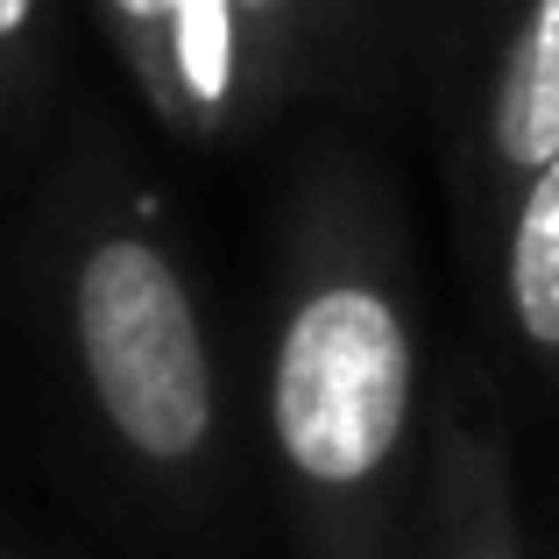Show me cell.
I'll list each match as a JSON object with an SVG mask.
<instances>
[{
	"label": "cell",
	"instance_id": "cell-1",
	"mask_svg": "<svg viewBox=\"0 0 559 559\" xmlns=\"http://www.w3.org/2000/svg\"><path fill=\"white\" fill-rule=\"evenodd\" d=\"M298 559H425V326L404 213L355 156H312L284 213L262 369Z\"/></svg>",
	"mask_w": 559,
	"mask_h": 559
},
{
	"label": "cell",
	"instance_id": "cell-2",
	"mask_svg": "<svg viewBox=\"0 0 559 559\" xmlns=\"http://www.w3.org/2000/svg\"><path fill=\"white\" fill-rule=\"evenodd\" d=\"M50 290L99 447L156 503H205L227 467V382L185 248L107 170H85L50 248Z\"/></svg>",
	"mask_w": 559,
	"mask_h": 559
},
{
	"label": "cell",
	"instance_id": "cell-3",
	"mask_svg": "<svg viewBox=\"0 0 559 559\" xmlns=\"http://www.w3.org/2000/svg\"><path fill=\"white\" fill-rule=\"evenodd\" d=\"M559 156V0H503L461 142V205L475 276L518 191Z\"/></svg>",
	"mask_w": 559,
	"mask_h": 559
},
{
	"label": "cell",
	"instance_id": "cell-4",
	"mask_svg": "<svg viewBox=\"0 0 559 559\" xmlns=\"http://www.w3.org/2000/svg\"><path fill=\"white\" fill-rule=\"evenodd\" d=\"M142 107L185 142H227L262 121L248 43L227 0H93Z\"/></svg>",
	"mask_w": 559,
	"mask_h": 559
},
{
	"label": "cell",
	"instance_id": "cell-5",
	"mask_svg": "<svg viewBox=\"0 0 559 559\" xmlns=\"http://www.w3.org/2000/svg\"><path fill=\"white\" fill-rule=\"evenodd\" d=\"M425 559H532L518 475H510V439L496 432L489 411H447L432 425Z\"/></svg>",
	"mask_w": 559,
	"mask_h": 559
},
{
	"label": "cell",
	"instance_id": "cell-6",
	"mask_svg": "<svg viewBox=\"0 0 559 559\" xmlns=\"http://www.w3.org/2000/svg\"><path fill=\"white\" fill-rule=\"evenodd\" d=\"M481 298L518 361L538 376H559V156L518 191L489 262H481Z\"/></svg>",
	"mask_w": 559,
	"mask_h": 559
},
{
	"label": "cell",
	"instance_id": "cell-7",
	"mask_svg": "<svg viewBox=\"0 0 559 559\" xmlns=\"http://www.w3.org/2000/svg\"><path fill=\"white\" fill-rule=\"evenodd\" d=\"M319 93H376L411 50V0H305Z\"/></svg>",
	"mask_w": 559,
	"mask_h": 559
},
{
	"label": "cell",
	"instance_id": "cell-8",
	"mask_svg": "<svg viewBox=\"0 0 559 559\" xmlns=\"http://www.w3.org/2000/svg\"><path fill=\"white\" fill-rule=\"evenodd\" d=\"M248 43V85H255V114L270 121L284 99L312 93V22L305 0H227Z\"/></svg>",
	"mask_w": 559,
	"mask_h": 559
},
{
	"label": "cell",
	"instance_id": "cell-9",
	"mask_svg": "<svg viewBox=\"0 0 559 559\" xmlns=\"http://www.w3.org/2000/svg\"><path fill=\"white\" fill-rule=\"evenodd\" d=\"M50 0H0V128H14L50 79Z\"/></svg>",
	"mask_w": 559,
	"mask_h": 559
}]
</instances>
